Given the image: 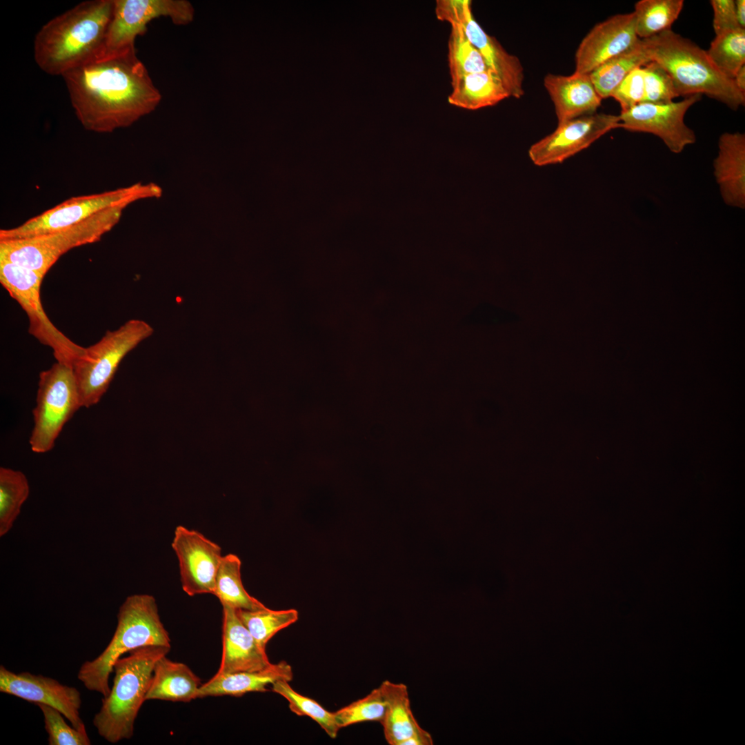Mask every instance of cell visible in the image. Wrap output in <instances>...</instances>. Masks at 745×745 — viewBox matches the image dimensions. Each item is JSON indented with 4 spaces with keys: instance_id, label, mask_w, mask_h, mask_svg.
<instances>
[{
    "instance_id": "obj_1",
    "label": "cell",
    "mask_w": 745,
    "mask_h": 745,
    "mask_svg": "<svg viewBox=\"0 0 745 745\" xmlns=\"http://www.w3.org/2000/svg\"><path fill=\"white\" fill-rule=\"evenodd\" d=\"M62 77L77 119L95 132L131 126L161 99L135 48L100 53Z\"/></svg>"
},
{
    "instance_id": "obj_2",
    "label": "cell",
    "mask_w": 745,
    "mask_h": 745,
    "mask_svg": "<svg viewBox=\"0 0 745 745\" xmlns=\"http://www.w3.org/2000/svg\"><path fill=\"white\" fill-rule=\"evenodd\" d=\"M112 9L113 0L86 1L47 22L34 41L38 66L63 76L100 54Z\"/></svg>"
},
{
    "instance_id": "obj_3",
    "label": "cell",
    "mask_w": 745,
    "mask_h": 745,
    "mask_svg": "<svg viewBox=\"0 0 745 745\" xmlns=\"http://www.w3.org/2000/svg\"><path fill=\"white\" fill-rule=\"evenodd\" d=\"M652 61L671 77L679 96L704 94L732 110L745 103V94L713 64L706 51L671 29L642 39Z\"/></svg>"
},
{
    "instance_id": "obj_4",
    "label": "cell",
    "mask_w": 745,
    "mask_h": 745,
    "mask_svg": "<svg viewBox=\"0 0 745 745\" xmlns=\"http://www.w3.org/2000/svg\"><path fill=\"white\" fill-rule=\"evenodd\" d=\"M148 646L170 647V638L162 623L155 598L149 594L126 597L117 614V624L109 644L96 658L81 666L77 678L85 688L106 697L115 662L123 654Z\"/></svg>"
},
{
    "instance_id": "obj_5",
    "label": "cell",
    "mask_w": 745,
    "mask_h": 745,
    "mask_svg": "<svg viewBox=\"0 0 745 745\" xmlns=\"http://www.w3.org/2000/svg\"><path fill=\"white\" fill-rule=\"evenodd\" d=\"M170 647L148 646L131 650L115 664L113 685L101 699L93 725L107 742L116 744L130 739L138 713L146 697L157 662Z\"/></svg>"
},
{
    "instance_id": "obj_6",
    "label": "cell",
    "mask_w": 745,
    "mask_h": 745,
    "mask_svg": "<svg viewBox=\"0 0 745 745\" xmlns=\"http://www.w3.org/2000/svg\"><path fill=\"white\" fill-rule=\"evenodd\" d=\"M125 208L118 206L107 209L56 232L0 240V259L45 276L57 261L71 249L99 241L119 221Z\"/></svg>"
},
{
    "instance_id": "obj_7",
    "label": "cell",
    "mask_w": 745,
    "mask_h": 745,
    "mask_svg": "<svg viewBox=\"0 0 745 745\" xmlns=\"http://www.w3.org/2000/svg\"><path fill=\"white\" fill-rule=\"evenodd\" d=\"M152 332L146 321L131 319L117 330H107L99 341L85 348L72 366L81 408L98 404L122 359Z\"/></svg>"
},
{
    "instance_id": "obj_8",
    "label": "cell",
    "mask_w": 745,
    "mask_h": 745,
    "mask_svg": "<svg viewBox=\"0 0 745 745\" xmlns=\"http://www.w3.org/2000/svg\"><path fill=\"white\" fill-rule=\"evenodd\" d=\"M162 189L154 183L133 185L88 195L71 197L32 217L21 225L1 229L0 240L33 237L70 227L107 209L147 198H158Z\"/></svg>"
},
{
    "instance_id": "obj_9",
    "label": "cell",
    "mask_w": 745,
    "mask_h": 745,
    "mask_svg": "<svg viewBox=\"0 0 745 745\" xmlns=\"http://www.w3.org/2000/svg\"><path fill=\"white\" fill-rule=\"evenodd\" d=\"M81 408L71 366L57 361L39 374L30 437L32 451L51 450L66 424Z\"/></svg>"
},
{
    "instance_id": "obj_10",
    "label": "cell",
    "mask_w": 745,
    "mask_h": 745,
    "mask_svg": "<svg viewBox=\"0 0 745 745\" xmlns=\"http://www.w3.org/2000/svg\"><path fill=\"white\" fill-rule=\"evenodd\" d=\"M43 277L36 271L0 259V282L26 312L29 333L52 348L57 361L72 367L85 347L70 339L48 317L40 297Z\"/></svg>"
},
{
    "instance_id": "obj_11",
    "label": "cell",
    "mask_w": 745,
    "mask_h": 745,
    "mask_svg": "<svg viewBox=\"0 0 745 745\" xmlns=\"http://www.w3.org/2000/svg\"><path fill=\"white\" fill-rule=\"evenodd\" d=\"M194 14L193 6L186 0H113L101 53L135 48L137 37L146 33L148 24L154 19L167 17L175 25H187Z\"/></svg>"
},
{
    "instance_id": "obj_12",
    "label": "cell",
    "mask_w": 745,
    "mask_h": 745,
    "mask_svg": "<svg viewBox=\"0 0 745 745\" xmlns=\"http://www.w3.org/2000/svg\"><path fill=\"white\" fill-rule=\"evenodd\" d=\"M435 14L440 21L461 26L469 41L482 55L488 68L501 79L510 97L520 99L524 95V73L520 60L508 52L475 21L471 1L437 0Z\"/></svg>"
},
{
    "instance_id": "obj_13",
    "label": "cell",
    "mask_w": 745,
    "mask_h": 745,
    "mask_svg": "<svg viewBox=\"0 0 745 745\" xmlns=\"http://www.w3.org/2000/svg\"><path fill=\"white\" fill-rule=\"evenodd\" d=\"M701 95L686 97L668 103H641L621 111L619 128L631 132L651 133L660 138L668 148L679 153L696 140L692 129L684 122L687 110L699 101Z\"/></svg>"
},
{
    "instance_id": "obj_14",
    "label": "cell",
    "mask_w": 745,
    "mask_h": 745,
    "mask_svg": "<svg viewBox=\"0 0 745 745\" xmlns=\"http://www.w3.org/2000/svg\"><path fill=\"white\" fill-rule=\"evenodd\" d=\"M619 116L594 113L558 123L551 134L533 144L528 156L538 166L562 163L619 128Z\"/></svg>"
},
{
    "instance_id": "obj_15",
    "label": "cell",
    "mask_w": 745,
    "mask_h": 745,
    "mask_svg": "<svg viewBox=\"0 0 745 745\" xmlns=\"http://www.w3.org/2000/svg\"><path fill=\"white\" fill-rule=\"evenodd\" d=\"M183 590L189 596L214 594L222 558L221 547L197 530L176 527L172 542Z\"/></svg>"
},
{
    "instance_id": "obj_16",
    "label": "cell",
    "mask_w": 745,
    "mask_h": 745,
    "mask_svg": "<svg viewBox=\"0 0 745 745\" xmlns=\"http://www.w3.org/2000/svg\"><path fill=\"white\" fill-rule=\"evenodd\" d=\"M0 692L36 705L50 706L59 711L75 728L86 730L80 716L81 693L74 687L41 675L29 672L15 673L1 665Z\"/></svg>"
},
{
    "instance_id": "obj_17",
    "label": "cell",
    "mask_w": 745,
    "mask_h": 745,
    "mask_svg": "<svg viewBox=\"0 0 745 745\" xmlns=\"http://www.w3.org/2000/svg\"><path fill=\"white\" fill-rule=\"evenodd\" d=\"M640 41L633 12L613 15L596 24L581 41L575 54L574 72L590 74Z\"/></svg>"
},
{
    "instance_id": "obj_18",
    "label": "cell",
    "mask_w": 745,
    "mask_h": 745,
    "mask_svg": "<svg viewBox=\"0 0 745 745\" xmlns=\"http://www.w3.org/2000/svg\"><path fill=\"white\" fill-rule=\"evenodd\" d=\"M223 606L222 657L217 674L264 670L271 663L266 649L257 642L237 615L236 609Z\"/></svg>"
},
{
    "instance_id": "obj_19",
    "label": "cell",
    "mask_w": 745,
    "mask_h": 745,
    "mask_svg": "<svg viewBox=\"0 0 745 745\" xmlns=\"http://www.w3.org/2000/svg\"><path fill=\"white\" fill-rule=\"evenodd\" d=\"M386 708L381 721L386 741L390 745H429L431 735L420 726L410 707L407 686L384 681L379 686Z\"/></svg>"
},
{
    "instance_id": "obj_20",
    "label": "cell",
    "mask_w": 745,
    "mask_h": 745,
    "mask_svg": "<svg viewBox=\"0 0 745 745\" xmlns=\"http://www.w3.org/2000/svg\"><path fill=\"white\" fill-rule=\"evenodd\" d=\"M544 85L554 104L558 123L594 114L601 105L602 99L589 74L549 73L544 79Z\"/></svg>"
},
{
    "instance_id": "obj_21",
    "label": "cell",
    "mask_w": 745,
    "mask_h": 745,
    "mask_svg": "<svg viewBox=\"0 0 745 745\" xmlns=\"http://www.w3.org/2000/svg\"><path fill=\"white\" fill-rule=\"evenodd\" d=\"M714 160V175L724 202L731 206L745 207V136L740 132H725L718 143Z\"/></svg>"
},
{
    "instance_id": "obj_22",
    "label": "cell",
    "mask_w": 745,
    "mask_h": 745,
    "mask_svg": "<svg viewBox=\"0 0 745 745\" xmlns=\"http://www.w3.org/2000/svg\"><path fill=\"white\" fill-rule=\"evenodd\" d=\"M292 678V668L285 661L272 664L261 670L216 673L200 686L197 698L223 695L240 697L248 693H264L270 691L267 688L268 685L281 679L290 682Z\"/></svg>"
},
{
    "instance_id": "obj_23",
    "label": "cell",
    "mask_w": 745,
    "mask_h": 745,
    "mask_svg": "<svg viewBox=\"0 0 745 745\" xmlns=\"http://www.w3.org/2000/svg\"><path fill=\"white\" fill-rule=\"evenodd\" d=\"M200 679L185 664L166 655L155 664L146 699L189 702L197 699Z\"/></svg>"
},
{
    "instance_id": "obj_24",
    "label": "cell",
    "mask_w": 745,
    "mask_h": 745,
    "mask_svg": "<svg viewBox=\"0 0 745 745\" xmlns=\"http://www.w3.org/2000/svg\"><path fill=\"white\" fill-rule=\"evenodd\" d=\"M450 104L475 110L510 97L501 79L490 70L466 75L451 85Z\"/></svg>"
},
{
    "instance_id": "obj_25",
    "label": "cell",
    "mask_w": 745,
    "mask_h": 745,
    "mask_svg": "<svg viewBox=\"0 0 745 745\" xmlns=\"http://www.w3.org/2000/svg\"><path fill=\"white\" fill-rule=\"evenodd\" d=\"M241 562L235 554L223 556L217 570L214 594L222 606L236 610H257L267 608L263 603L250 595L244 586L241 575Z\"/></svg>"
},
{
    "instance_id": "obj_26",
    "label": "cell",
    "mask_w": 745,
    "mask_h": 745,
    "mask_svg": "<svg viewBox=\"0 0 745 745\" xmlns=\"http://www.w3.org/2000/svg\"><path fill=\"white\" fill-rule=\"evenodd\" d=\"M650 61L651 60L641 39L636 46L606 61L589 74L597 92L603 99L610 97L615 88L631 71Z\"/></svg>"
},
{
    "instance_id": "obj_27",
    "label": "cell",
    "mask_w": 745,
    "mask_h": 745,
    "mask_svg": "<svg viewBox=\"0 0 745 745\" xmlns=\"http://www.w3.org/2000/svg\"><path fill=\"white\" fill-rule=\"evenodd\" d=\"M684 6L683 0H641L635 5V28L640 39L670 30Z\"/></svg>"
},
{
    "instance_id": "obj_28",
    "label": "cell",
    "mask_w": 745,
    "mask_h": 745,
    "mask_svg": "<svg viewBox=\"0 0 745 745\" xmlns=\"http://www.w3.org/2000/svg\"><path fill=\"white\" fill-rule=\"evenodd\" d=\"M29 494V483L21 471L0 468V537L10 530Z\"/></svg>"
},
{
    "instance_id": "obj_29",
    "label": "cell",
    "mask_w": 745,
    "mask_h": 745,
    "mask_svg": "<svg viewBox=\"0 0 745 745\" xmlns=\"http://www.w3.org/2000/svg\"><path fill=\"white\" fill-rule=\"evenodd\" d=\"M448 61L451 85L463 77L488 70L479 51L471 43L459 24L451 23Z\"/></svg>"
},
{
    "instance_id": "obj_30",
    "label": "cell",
    "mask_w": 745,
    "mask_h": 745,
    "mask_svg": "<svg viewBox=\"0 0 745 745\" xmlns=\"http://www.w3.org/2000/svg\"><path fill=\"white\" fill-rule=\"evenodd\" d=\"M707 55L715 67L726 78L733 80L745 66V29H737L715 35Z\"/></svg>"
},
{
    "instance_id": "obj_31",
    "label": "cell",
    "mask_w": 745,
    "mask_h": 745,
    "mask_svg": "<svg viewBox=\"0 0 745 745\" xmlns=\"http://www.w3.org/2000/svg\"><path fill=\"white\" fill-rule=\"evenodd\" d=\"M237 615L261 647L266 649L268 641L279 631L298 620L295 609L257 610H236Z\"/></svg>"
},
{
    "instance_id": "obj_32",
    "label": "cell",
    "mask_w": 745,
    "mask_h": 745,
    "mask_svg": "<svg viewBox=\"0 0 745 745\" xmlns=\"http://www.w3.org/2000/svg\"><path fill=\"white\" fill-rule=\"evenodd\" d=\"M272 692L282 696L288 702L290 710L299 716H307L316 722L331 738L337 736L339 727L335 713L324 708L315 700L294 690L289 682L281 679L271 685Z\"/></svg>"
},
{
    "instance_id": "obj_33",
    "label": "cell",
    "mask_w": 745,
    "mask_h": 745,
    "mask_svg": "<svg viewBox=\"0 0 745 745\" xmlns=\"http://www.w3.org/2000/svg\"><path fill=\"white\" fill-rule=\"evenodd\" d=\"M386 704L380 687L372 690L365 697L357 699L335 712L339 727L352 724L382 720Z\"/></svg>"
},
{
    "instance_id": "obj_34",
    "label": "cell",
    "mask_w": 745,
    "mask_h": 745,
    "mask_svg": "<svg viewBox=\"0 0 745 745\" xmlns=\"http://www.w3.org/2000/svg\"><path fill=\"white\" fill-rule=\"evenodd\" d=\"M43 713L44 727L49 745H90L86 730L69 726L64 715L57 709L43 704H37Z\"/></svg>"
},
{
    "instance_id": "obj_35",
    "label": "cell",
    "mask_w": 745,
    "mask_h": 745,
    "mask_svg": "<svg viewBox=\"0 0 745 745\" xmlns=\"http://www.w3.org/2000/svg\"><path fill=\"white\" fill-rule=\"evenodd\" d=\"M644 96L642 103H668L679 97L668 72L658 63L650 61L642 66Z\"/></svg>"
},
{
    "instance_id": "obj_36",
    "label": "cell",
    "mask_w": 745,
    "mask_h": 745,
    "mask_svg": "<svg viewBox=\"0 0 745 745\" xmlns=\"http://www.w3.org/2000/svg\"><path fill=\"white\" fill-rule=\"evenodd\" d=\"M644 96V72L642 67L631 71L619 84L611 95L624 111L642 103Z\"/></svg>"
},
{
    "instance_id": "obj_37",
    "label": "cell",
    "mask_w": 745,
    "mask_h": 745,
    "mask_svg": "<svg viewBox=\"0 0 745 745\" xmlns=\"http://www.w3.org/2000/svg\"><path fill=\"white\" fill-rule=\"evenodd\" d=\"M710 3L713 10V26L715 35L741 28L736 17L735 0H711Z\"/></svg>"
},
{
    "instance_id": "obj_38",
    "label": "cell",
    "mask_w": 745,
    "mask_h": 745,
    "mask_svg": "<svg viewBox=\"0 0 745 745\" xmlns=\"http://www.w3.org/2000/svg\"><path fill=\"white\" fill-rule=\"evenodd\" d=\"M735 8L739 26L745 29V1L735 0Z\"/></svg>"
},
{
    "instance_id": "obj_39",
    "label": "cell",
    "mask_w": 745,
    "mask_h": 745,
    "mask_svg": "<svg viewBox=\"0 0 745 745\" xmlns=\"http://www.w3.org/2000/svg\"><path fill=\"white\" fill-rule=\"evenodd\" d=\"M733 81L736 88L743 94H745V66L742 67L736 73Z\"/></svg>"
}]
</instances>
